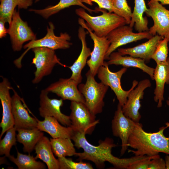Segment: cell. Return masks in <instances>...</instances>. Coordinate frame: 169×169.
<instances>
[{"mask_svg": "<svg viewBox=\"0 0 169 169\" xmlns=\"http://www.w3.org/2000/svg\"><path fill=\"white\" fill-rule=\"evenodd\" d=\"M95 9L102 14L95 16L90 15L81 8L75 10L76 14L86 21L87 25L99 37H106L111 32L126 24L124 18L113 13L97 7Z\"/></svg>", "mask_w": 169, "mask_h": 169, "instance_id": "obj_3", "label": "cell"}, {"mask_svg": "<svg viewBox=\"0 0 169 169\" xmlns=\"http://www.w3.org/2000/svg\"><path fill=\"white\" fill-rule=\"evenodd\" d=\"M78 85L76 81L70 78H61L45 90L48 93L56 94L63 100H68L85 104L84 97L79 91Z\"/></svg>", "mask_w": 169, "mask_h": 169, "instance_id": "obj_16", "label": "cell"}, {"mask_svg": "<svg viewBox=\"0 0 169 169\" xmlns=\"http://www.w3.org/2000/svg\"><path fill=\"white\" fill-rule=\"evenodd\" d=\"M164 37L158 34L153 36L146 42L135 47L118 49L121 54L128 55L144 59L146 63L149 62L157 45Z\"/></svg>", "mask_w": 169, "mask_h": 169, "instance_id": "obj_19", "label": "cell"}, {"mask_svg": "<svg viewBox=\"0 0 169 169\" xmlns=\"http://www.w3.org/2000/svg\"><path fill=\"white\" fill-rule=\"evenodd\" d=\"M166 103L167 105L169 106V97L168 98V99L166 101Z\"/></svg>", "mask_w": 169, "mask_h": 169, "instance_id": "obj_41", "label": "cell"}, {"mask_svg": "<svg viewBox=\"0 0 169 169\" xmlns=\"http://www.w3.org/2000/svg\"><path fill=\"white\" fill-rule=\"evenodd\" d=\"M148 5L149 8L145 13L154 22L149 29L150 33L152 36L157 34L164 37L169 36V10L156 0L149 1Z\"/></svg>", "mask_w": 169, "mask_h": 169, "instance_id": "obj_12", "label": "cell"}, {"mask_svg": "<svg viewBox=\"0 0 169 169\" xmlns=\"http://www.w3.org/2000/svg\"><path fill=\"white\" fill-rule=\"evenodd\" d=\"M113 5L115 9V13L123 18L126 24L129 25L131 21L132 12L126 0H113Z\"/></svg>", "mask_w": 169, "mask_h": 169, "instance_id": "obj_33", "label": "cell"}, {"mask_svg": "<svg viewBox=\"0 0 169 169\" xmlns=\"http://www.w3.org/2000/svg\"><path fill=\"white\" fill-rule=\"evenodd\" d=\"M8 33L10 35L12 48L14 51H20L24 43L36 38V35L28 26L27 22L22 20L19 12L16 9L9 24Z\"/></svg>", "mask_w": 169, "mask_h": 169, "instance_id": "obj_11", "label": "cell"}, {"mask_svg": "<svg viewBox=\"0 0 169 169\" xmlns=\"http://www.w3.org/2000/svg\"><path fill=\"white\" fill-rule=\"evenodd\" d=\"M133 28L125 25L114 29L106 36L110 44L106 53L105 60H108L110 54L118 47L128 44L153 36L149 31L134 33Z\"/></svg>", "mask_w": 169, "mask_h": 169, "instance_id": "obj_9", "label": "cell"}, {"mask_svg": "<svg viewBox=\"0 0 169 169\" xmlns=\"http://www.w3.org/2000/svg\"><path fill=\"white\" fill-rule=\"evenodd\" d=\"M0 19L10 24L16 6L19 9H27L33 3L32 0H0Z\"/></svg>", "mask_w": 169, "mask_h": 169, "instance_id": "obj_28", "label": "cell"}, {"mask_svg": "<svg viewBox=\"0 0 169 169\" xmlns=\"http://www.w3.org/2000/svg\"><path fill=\"white\" fill-rule=\"evenodd\" d=\"M32 50L34 54L32 63L36 68L32 81L34 84L39 83L44 77L50 74L57 64L66 66L60 62L54 50L43 47L34 48Z\"/></svg>", "mask_w": 169, "mask_h": 169, "instance_id": "obj_7", "label": "cell"}, {"mask_svg": "<svg viewBox=\"0 0 169 169\" xmlns=\"http://www.w3.org/2000/svg\"></svg>", "mask_w": 169, "mask_h": 169, "instance_id": "obj_43", "label": "cell"}, {"mask_svg": "<svg viewBox=\"0 0 169 169\" xmlns=\"http://www.w3.org/2000/svg\"><path fill=\"white\" fill-rule=\"evenodd\" d=\"M70 108L71 126L74 131L91 135L99 123V120L96 119L95 115L91 112L84 103L71 101Z\"/></svg>", "mask_w": 169, "mask_h": 169, "instance_id": "obj_8", "label": "cell"}, {"mask_svg": "<svg viewBox=\"0 0 169 169\" xmlns=\"http://www.w3.org/2000/svg\"><path fill=\"white\" fill-rule=\"evenodd\" d=\"M17 156L10 155L8 158L15 164L18 169H44L45 165L42 162L37 161L36 159L30 154L28 155L20 153L17 149Z\"/></svg>", "mask_w": 169, "mask_h": 169, "instance_id": "obj_30", "label": "cell"}, {"mask_svg": "<svg viewBox=\"0 0 169 169\" xmlns=\"http://www.w3.org/2000/svg\"><path fill=\"white\" fill-rule=\"evenodd\" d=\"M34 150L35 158L42 160L48 169H60L58 160L54 156L50 140L47 137L43 136L36 145Z\"/></svg>", "mask_w": 169, "mask_h": 169, "instance_id": "obj_24", "label": "cell"}, {"mask_svg": "<svg viewBox=\"0 0 169 169\" xmlns=\"http://www.w3.org/2000/svg\"><path fill=\"white\" fill-rule=\"evenodd\" d=\"M166 169H169V156L166 155L165 157Z\"/></svg>", "mask_w": 169, "mask_h": 169, "instance_id": "obj_39", "label": "cell"}, {"mask_svg": "<svg viewBox=\"0 0 169 169\" xmlns=\"http://www.w3.org/2000/svg\"><path fill=\"white\" fill-rule=\"evenodd\" d=\"M78 22L81 26L88 31L93 41V49L91 52L90 58L87 61V64L89 68V70L95 76L99 69L104 64L105 54L110 43L106 37H99L93 32L82 18H79Z\"/></svg>", "mask_w": 169, "mask_h": 169, "instance_id": "obj_10", "label": "cell"}, {"mask_svg": "<svg viewBox=\"0 0 169 169\" xmlns=\"http://www.w3.org/2000/svg\"><path fill=\"white\" fill-rule=\"evenodd\" d=\"M136 123L125 115L122 111V106L118 103L112 120L111 128L113 136L121 139V156H123L128 149V139Z\"/></svg>", "mask_w": 169, "mask_h": 169, "instance_id": "obj_13", "label": "cell"}, {"mask_svg": "<svg viewBox=\"0 0 169 169\" xmlns=\"http://www.w3.org/2000/svg\"><path fill=\"white\" fill-rule=\"evenodd\" d=\"M73 5L80 6L91 13L93 12H98L95 9H91L86 6L83 3L82 0H60L59 2L54 5L49 6L41 9H31L29 11L33 12L47 19L60 11Z\"/></svg>", "mask_w": 169, "mask_h": 169, "instance_id": "obj_26", "label": "cell"}, {"mask_svg": "<svg viewBox=\"0 0 169 169\" xmlns=\"http://www.w3.org/2000/svg\"><path fill=\"white\" fill-rule=\"evenodd\" d=\"M83 3H85L90 6L93 5V3H96L98 8L100 9L107 10L110 13H115V10L114 7L113 0H82Z\"/></svg>", "mask_w": 169, "mask_h": 169, "instance_id": "obj_35", "label": "cell"}, {"mask_svg": "<svg viewBox=\"0 0 169 169\" xmlns=\"http://www.w3.org/2000/svg\"><path fill=\"white\" fill-rule=\"evenodd\" d=\"M165 126L160 127L158 131L147 132L143 129L142 125L136 123L129 136L128 146L135 150H129L135 156H152L159 152L169 155V137L164 134V130L169 127V123Z\"/></svg>", "mask_w": 169, "mask_h": 169, "instance_id": "obj_2", "label": "cell"}, {"mask_svg": "<svg viewBox=\"0 0 169 169\" xmlns=\"http://www.w3.org/2000/svg\"><path fill=\"white\" fill-rule=\"evenodd\" d=\"M85 84H79L78 89L84 97L85 105L95 115L101 113L105 105L104 99L109 86L96 81L89 70L86 74Z\"/></svg>", "mask_w": 169, "mask_h": 169, "instance_id": "obj_4", "label": "cell"}, {"mask_svg": "<svg viewBox=\"0 0 169 169\" xmlns=\"http://www.w3.org/2000/svg\"><path fill=\"white\" fill-rule=\"evenodd\" d=\"M49 28L47 27V33L44 37L39 39L33 40L23 46V48L26 50L19 57L14 61L16 67L19 69L22 67L21 62L23 57L29 50L33 48L46 47L55 50L70 48L72 44L69 42L70 36L67 33H61L59 36H56L54 33V25L49 22Z\"/></svg>", "mask_w": 169, "mask_h": 169, "instance_id": "obj_5", "label": "cell"}, {"mask_svg": "<svg viewBox=\"0 0 169 169\" xmlns=\"http://www.w3.org/2000/svg\"><path fill=\"white\" fill-rule=\"evenodd\" d=\"M6 22L3 20L0 19V38H2L5 37L8 33V29L5 27Z\"/></svg>", "mask_w": 169, "mask_h": 169, "instance_id": "obj_38", "label": "cell"}, {"mask_svg": "<svg viewBox=\"0 0 169 169\" xmlns=\"http://www.w3.org/2000/svg\"><path fill=\"white\" fill-rule=\"evenodd\" d=\"M54 154L58 157L75 156L76 152L70 138H50Z\"/></svg>", "mask_w": 169, "mask_h": 169, "instance_id": "obj_29", "label": "cell"}, {"mask_svg": "<svg viewBox=\"0 0 169 169\" xmlns=\"http://www.w3.org/2000/svg\"><path fill=\"white\" fill-rule=\"evenodd\" d=\"M84 29L80 26L78 31V36L82 46L80 53L73 64L68 67L72 72L70 78L79 84L81 82L82 79V71L87 64V59L90 56L91 52L90 49L87 46L86 41L87 33Z\"/></svg>", "mask_w": 169, "mask_h": 169, "instance_id": "obj_20", "label": "cell"}, {"mask_svg": "<svg viewBox=\"0 0 169 169\" xmlns=\"http://www.w3.org/2000/svg\"><path fill=\"white\" fill-rule=\"evenodd\" d=\"M0 83V100L3 108L2 118L0 124L2 131L0 139L7 131L14 126V121L12 112L11 97L10 90L11 89L9 80L2 76Z\"/></svg>", "mask_w": 169, "mask_h": 169, "instance_id": "obj_18", "label": "cell"}, {"mask_svg": "<svg viewBox=\"0 0 169 169\" xmlns=\"http://www.w3.org/2000/svg\"><path fill=\"white\" fill-rule=\"evenodd\" d=\"M159 156L158 154L152 156H148L145 159L132 163L128 167L127 169H147L151 160Z\"/></svg>", "mask_w": 169, "mask_h": 169, "instance_id": "obj_36", "label": "cell"}, {"mask_svg": "<svg viewBox=\"0 0 169 169\" xmlns=\"http://www.w3.org/2000/svg\"><path fill=\"white\" fill-rule=\"evenodd\" d=\"M16 134L17 141L23 144V151L28 154L34 149L35 147L44 136L42 131L37 127L32 129H20L18 130Z\"/></svg>", "mask_w": 169, "mask_h": 169, "instance_id": "obj_25", "label": "cell"}, {"mask_svg": "<svg viewBox=\"0 0 169 169\" xmlns=\"http://www.w3.org/2000/svg\"><path fill=\"white\" fill-rule=\"evenodd\" d=\"M108 65H120L125 68L134 67L139 69L148 74L152 80H154L155 69L147 66L145 61L139 58L121 54L118 52H113L109 56Z\"/></svg>", "mask_w": 169, "mask_h": 169, "instance_id": "obj_22", "label": "cell"}, {"mask_svg": "<svg viewBox=\"0 0 169 169\" xmlns=\"http://www.w3.org/2000/svg\"><path fill=\"white\" fill-rule=\"evenodd\" d=\"M151 86V83L148 79L140 81L137 86L130 91L126 103L122 106V111L125 115L135 123H139L141 118L139 110L141 106V100L143 98L144 91Z\"/></svg>", "mask_w": 169, "mask_h": 169, "instance_id": "obj_15", "label": "cell"}, {"mask_svg": "<svg viewBox=\"0 0 169 169\" xmlns=\"http://www.w3.org/2000/svg\"><path fill=\"white\" fill-rule=\"evenodd\" d=\"M13 94L11 97L12 112L14 121V126L16 131L20 129L37 127L38 119L31 116L22 104L21 99L11 87Z\"/></svg>", "mask_w": 169, "mask_h": 169, "instance_id": "obj_17", "label": "cell"}, {"mask_svg": "<svg viewBox=\"0 0 169 169\" xmlns=\"http://www.w3.org/2000/svg\"><path fill=\"white\" fill-rule=\"evenodd\" d=\"M84 133L74 131L71 139L77 148L83 150L82 152H77L75 156L80 161H90L93 162L96 167L103 169L105 162H108L117 169H126L131 164L147 157V156H135L130 158H120L112 154L113 148L116 146L113 139L106 137L100 140L99 145L95 146L90 143L86 139Z\"/></svg>", "mask_w": 169, "mask_h": 169, "instance_id": "obj_1", "label": "cell"}, {"mask_svg": "<svg viewBox=\"0 0 169 169\" xmlns=\"http://www.w3.org/2000/svg\"><path fill=\"white\" fill-rule=\"evenodd\" d=\"M127 70V68L123 67L116 72H112L109 69L107 62L105 61L104 64L99 69L97 74L101 82L110 87L113 91L119 101V103L122 106L126 103L130 91L135 88L138 83L137 81L134 80L129 90L125 91L122 88L121 85V79Z\"/></svg>", "mask_w": 169, "mask_h": 169, "instance_id": "obj_6", "label": "cell"}, {"mask_svg": "<svg viewBox=\"0 0 169 169\" xmlns=\"http://www.w3.org/2000/svg\"><path fill=\"white\" fill-rule=\"evenodd\" d=\"M16 128L13 126L8 129L4 138L0 140V155H4L8 157L10 155V151L13 146L16 144Z\"/></svg>", "mask_w": 169, "mask_h": 169, "instance_id": "obj_31", "label": "cell"}, {"mask_svg": "<svg viewBox=\"0 0 169 169\" xmlns=\"http://www.w3.org/2000/svg\"><path fill=\"white\" fill-rule=\"evenodd\" d=\"M48 93L45 89L41 91L38 109L40 115L44 118L46 116L54 117L63 125L71 126L69 116L63 114L60 110V107L63 105V100L61 98L51 99L48 96Z\"/></svg>", "mask_w": 169, "mask_h": 169, "instance_id": "obj_14", "label": "cell"}, {"mask_svg": "<svg viewBox=\"0 0 169 169\" xmlns=\"http://www.w3.org/2000/svg\"><path fill=\"white\" fill-rule=\"evenodd\" d=\"M145 0H134V7L131 23L129 25L138 32L148 31V20L143 14L147 10Z\"/></svg>", "mask_w": 169, "mask_h": 169, "instance_id": "obj_27", "label": "cell"}, {"mask_svg": "<svg viewBox=\"0 0 169 169\" xmlns=\"http://www.w3.org/2000/svg\"><path fill=\"white\" fill-rule=\"evenodd\" d=\"M37 128L40 131L49 134L53 138H70L74 133L71 126L65 127L61 125L54 117L46 116L42 121L38 120Z\"/></svg>", "mask_w": 169, "mask_h": 169, "instance_id": "obj_23", "label": "cell"}, {"mask_svg": "<svg viewBox=\"0 0 169 169\" xmlns=\"http://www.w3.org/2000/svg\"><path fill=\"white\" fill-rule=\"evenodd\" d=\"M60 169H93L91 164L88 162L80 161L76 162L66 157H58Z\"/></svg>", "mask_w": 169, "mask_h": 169, "instance_id": "obj_34", "label": "cell"}, {"mask_svg": "<svg viewBox=\"0 0 169 169\" xmlns=\"http://www.w3.org/2000/svg\"><path fill=\"white\" fill-rule=\"evenodd\" d=\"M156 64L153 75L156 83L154 100L157 103V107L159 108L162 107L164 100L165 85L169 84V57L166 62Z\"/></svg>", "mask_w": 169, "mask_h": 169, "instance_id": "obj_21", "label": "cell"}, {"mask_svg": "<svg viewBox=\"0 0 169 169\" xmlns=\"http://www.w3.org/2000/svg\"><path fill=\"white\" fill-rule=\"evenodd\" d=\"M147 169H166L165 161L160 156L153 158L151 160Z\"/></svg>", "mask_w": 169, "mask_h": 169, "instance_id": "obj_37", "label": "cell"}, {"mask_svg": "<svg viewBox=\"0 0 169 169\" xmlns=\"http://www.w3.org/2000/svg\"><path fill=\"white\" fill-rule=\"evenodd\" d=\"M169 36L165 37L159 42L153 53L151 59L158 64L165 62L168 58V44Z\"/></svg>", "mask_w": 169, "mask_h": 169, "instance_id": "obj_32", "label": "cell"}, {"mask_svg": "<svg viewBox=\"0 0 169 169\" xmlns=\"http://www.w3.org/2000/svg\"><path fill=\"white\" fill-rule=\"evenodd\" d=\"M39 0H36L35 2H37L39 1Z\"/></svg>", "mask_w": 169, "mask_h": 169, "instance_id": "obj_42", "label": "cell"}, {"mask_svg": "<svg viewBox=\"0 0 169 169\" xmlns=\"http://www.w3.org/2000/svg\"><path fill=\"white\" fill-rule=\"evenodd\" d=\"M149 1L150 0H148ZM159 2L162 5H169V0H156Z\"/></svg>", "mask_w": 169, "mask_h": 169, "instance_id": "obj_40", "label": "cell"}]
</instances>
